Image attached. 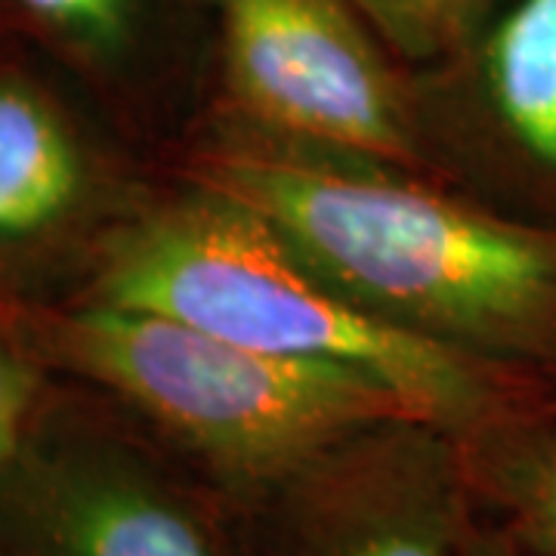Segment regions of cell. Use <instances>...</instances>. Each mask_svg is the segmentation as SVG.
<instances>
[{"instance_id": "6da1fadb", "label": "cell", "mask_w": 556, "mask_h": 556, "mask_svg": "<svg viewBox=\"0 0 556 556\" xmlns=\"http://www.w3.org/2000/svg\"><path fill=\"white\" fill-rule=\"evenodd\" d=\"M100 303L266 356L353 368L455 439L492 424V387L455 343L365 309L260 214L217 192L127 229L102 266Z\"/></svg>"}, {"instance_id": "7a4b0ae2", "label": "cell", "mask_w": 556, "mask_h": 556, "mask_svg": "<svg viewBox=\"0 0 556 556\" xmlns=\"http://www.w3.org/2000/svg\"><path fill=\"white\" fill-rule=\"evenodd\" d=\"M211 189L278 229L365 309L445 343L522 346L556 321V241L430 195L288 159L219 161Z\"/></svg>"}, {"instance_id": "3957f363", "label": "cell", "mask_w": 556, "mask_h": 556, "mask_svg": "<svg viewBox=\"0 0 556 556\" xmlns=\"http://www.w3.org/2000/svg\"><path fill=\"white\" fill-rule=\"evenodd\" d=\"M43 331L65 368L124 399L226 497L288 477L362 430L417 420L405 399L353 368L266 356L159 313L97 303Z\"/></svg>"}, {"instance_id": "277c9868", "label": "cell", "mask_w": 556, "mask_h": 556, "mask_svg": "<svg viewBox=\"0 0 556 556\" xmlns=\"http://www.w3.org/2000/svg\"><path fill=\"white\" fill-rule=\"evenodd\" d=\"M445 437L420 420L378 424L232 495L251 535H229V556H464L470 479Z\"/></svg>"}, {"instance_id": "5b68a950", "label": "cell", "mask_w": 556, "mask_h": 556, "mask_svg": "<svg viewBox=\"0 0 556 556\" xmlns=\"http://www.w3.org/2000/svg\"><path fill=\"white\" fill-rule=\"evenodd\" d=\"M3 556H229V535L179 482L112 437L35 424L0 467Z\"/></svg>"}, {"instance_id": "8992f818", "label": "cell", "mask_w": 556, "mask_h": 556, "mask_svg": "<svg viewBox=\"0 0 556 556\" xmlns=\"http://www.w3.org/2000/svg\"><path fill=\"white\" fill-rule=\"evenodd\" d=\"M229 78L288 134L343 152H412L393 78L340 0H219Z\"/></svg>"}, {"instance_id": "52a82bcc", "label": "cell", "mask_w": 556, "mask_h": 556, "mask_svg": "<svg viewBox=\"0 0 556 556\" xmlns=\"http://www.w3.org/2000/svg\"><path fill=\"white\" fill-rule=\"evenodd\" d=\"M84 189L87 161L72 127L31 84L0 75V248L53 232Z\"/></svg>"}, {"instance_id": "ba28073f", "label": "cell", "mask_w": 556, "mask_h": 556, "mask_svg": "<svg viewBox=\"0 0 556 556\" xmlns=\"http://www.w3.org/2000/svg\"><path fill=\"white\" fill-rule=\"evenodd\" d=\"M485 84L510 137L556 170V0H517L485 47Z\"/></svg>"}, {"instance_id": "9c48e42d", "label": "cell", "mask_w": 556, "mask_h": 556, "mask_svg": "<svg viewBox=\"0 0 556 556\" xmlns=\"http://www.w3.org/2000/svg\"><path fill=\"white\" fill-rule=\"evenodd\" d=\"M464 455L479 485L510 517V532L535 556H556V430H510L485 424Z\"/></svg>"}, {"instance_id": "30bf717a", "label": "cell", "mask_w": 556, "mask_h": 556, "mask_svg": "<svg viewBox=\"0 0 556 556\" xmlns=\"http://www.w3.org/2000/svg\"><path fill=\"white\" fill-rule=\"evenodd\" d=\"M47 35L90 60H118L134 43L142 0H16Z\"/></svg>"}, {"instance_id": "8fae6325", "label": "cell", "mask_w": 556, "mask_h": 556, "mask_svg": "<svg viewBox=\"0 0 556 556\" xmlns=\"http://www.w3.org/2000/svg\"><path fill=\"white\" fill-rule=\"evenodd\" d=\"M380 25L387 38L408 53H433L455 38L482 0H353Z\"/></svg>"}, {"instance_id": "7c38bea8", "label": "cell", "mask_w": 556, "mask_h": 556, "mask_svg": "<svg viewBox=\"0 0 556 556\" xmlns=\"http://www.w3.org/2000/svg\"><path fill=\"white\" fill-rule=\"evenodd\" d=\"M40 387L28 362L0 338V467L25 448L38 424Z\"/></svg>"}, {"instance_id": "4fadbf2b", "label": "cell", "mask_w": 556, "mask_h": 556, "mask_svg": "<svg viewBox=\"0 0 556 556\" xmlns=\"http://www.w3.org/2000/svg\"><path fill=\"white\" fill-rule=\"evenodd\" d=\"M464 556H535L514 532H470Z\"/></svg>"}, {"instance_id": "5bb4252c", "label": "cell", "mask_w": 556, "mask_h": 556, "mask_svg": "<svg viewBox=\"0 0 556 556\" xmlns=\"http://www.w3.org/2000/svg\"><path fill=\"white\" fill-rule=\"evenodd\" d=\"M0 556H3V554H0Z\"/></svg>"}]
</instances>
